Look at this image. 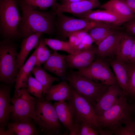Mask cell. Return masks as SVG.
Returning <instances> with one entry per match:
<instances>
[{"label": "cell", "mask_w": 135, "mask_h": 135, "mask_svg": "<svg viewBox=\"0 0 135 135\" xmlns=\"http://www.w3.org/2000/svg\"><path fill=\"white\" fill-rule=\"evenodd\" d=\"M20 3L22 16L18 30L20 38H24L39 32L48 35L52 33L56 15L54 11L52 12L37 10L24 0H21Z\"/></svg>", "instance_id": "1"}, {"label": "cell", "mask_w": 135, "mask_h": 135, "mask_svg": "<svg viewBox=\"0 0 135 135\" xmlns=\"http://www.w3.org/2000/svg\"><path fill=\"white\" fill-rule=\"evenodd\" d=\"M133 119L132 106L126 96L122 95L110 109L98 116L100 128L113 134Z\"/></svg>", "instance_id": "2"}, {"label": "cell", "mask_w": 135, "mask_h": 135, "mask_svg": "<svg viewBox=\"0 0 135 135\" xmlns=\"http://www.w3.org/2000/svg\"><path fill=\"white\" fill-rule=\"evenodd\" d=\"M35 98L36 108L33 122L44 135H61L63 126L58 119L54 104L43 97Z\"/></svg>", "instance_id": "3"}, {"label": "cell", "mask_w": 135, "mask_h": 135, "mask_svg": "<svg viewBox=\"0 0 135 135\" xmlns=\"http://www.w3.org/2000/svg\"><path fill=\"white\" fill-rule=\"evenodd\" d=\"M13 40L4 38L0 42V81L14 84L19 70L17 62L18 52Z\"/></svg>", "instance_id": "4"}, {"label": "cell", "mask_w": 135, "mask_h": 135, "mask_svg": "<svg viewBox=\"0 0 135 135\" xmlns=\"http://www.w3.org/2000/svg\"><path fill=\"white\" fill-rule=\"evenodd\" d=\"M22 20L16 0H0V32L4 38L13 40L20 38L18 30Z\"/></svg>", "instance_id": "5"}, {"label": "cell", "mask_w": 135, "mask_h": 135, "mask_svg": "<svg viewBox=\"0 0 135 135\" xmlns=\"http://www.w3.org/2000/svg\"><path fill=\"white\" fill-rule=\"evenodd\" d=\"M64 78L70 87L86 99L93 107L110 86L89 79L76 71L66 74Z\"/></svg>", "instance_id": "6"}, {"label": "cell", "mask_w": 135, "mask_h": 135, "mask_svg": "<svg viewBox=\"0 0 135 135\" xmlns=\"http://www.w3.org/2000/svg\"><path fill=\"white\" fill-rule=\"evenodd\" d=\"M11 103L14 107L10 118L12 122H33L36 99L27 92L26 88L20 89L14 94Z\"/></svg>", "instance_id": "7"}, {"label": "cell", "mask_w": 135, "mask_h": 135, "mask_svg": "<svg viewBox=\"0 0 135 135\" xmlns=\"http://www.w3.org/2000/svg\"><path fill=\"white\" fill-rule=\"evenodd\" d=\"M72 88L71 96L67 101L72 110L75 122L78 124L82 122L88 123L98 131L100 127L98 116L93 106L86 99Z\"/></svg>", "instance_id": "8"}, {"label": "cell", "mask_w": 135, "mask_h": 135, "mask_svg": "<svg viewBox=\"0 0 135 135\" xmlns=\"http://www.w3.org/2000/svg\"><path fill=\"white\" fill-rule=\"evenodd\" d=\"M76 72L89 79L106 85L118 84L114 74L104 58L98 57L87 67Z\"/></svg>", "instance_id": "9"}, {"label": "cell", "mask_w": 135, "mask_h": 135, "mask_svg": "<svg viewBox=\"0 0 135 135\" xmlns=\"http://www.w3.org/2000/svg\"><path fill=\"white\" fill-rule=\"evenodd\" d=\"M57 16L56 23L57 28L65 38L70 34L85 29L89 30L98 26L106 24L93 22L86 19L78 18L66 16L63 13H55Z\"/></svg>", "instance_id": "10"}, {"label": "cell", "mask_w": 135, "mask_h": 135, "mask_svg": "<svg viewBox=\"0 0 135 135\" xmlns=\"http://www.w3.org/2000/svg\"><path fill=\"white\" fill-rule=\"evenodd\" d=\"M101 5L99 0H88L60 4L56 2L52 7L55 13H68L77 17L94 9L100 8Z\"/></svg>", "instance_id": "11"}, {"label": "cell", "mask_w": 135, "mask_h": 135, "mask_svg": "<svg viewBox=\"0 0 135 135\" xmlns=\"http://www.w3.org/2000/svg\"><path fill=\"white\" fill-rule=\"evenodd\" d=\"M58 119L63 126L68 131L70 135H77L79 124L75 121L72 109L66 101L56 102L54 104Z\"/></svg>", "instance_id": "12"}, {"label": "cell", "mask_w": 135, "mask_h": 135, "mask_svg": "<svg viewBox=\"0 0 135 135\" xmlns=\"http://www.w3.org/2000/svg\"><path fill=\"white\" fill-rule=\"evenodd\" d=\"M123 95V92L118 84L110 86L94 106L97 116L101 115L110 109Z\"/></svg>", "instance_id": "13"}, {"label": "cell", "mask_w": 135, "mask_h": 135, "mask_svg": "<svg viewBox=\"0 0 135 135\" xmlns=\"http://www.w3.org/2000/svg\"><path fill=\"white\" fill-rule=\"evenodd\" d=\"M13 85L2 82L0 84V128L4 130L9 122L11 114L14 109L11 104L10 96Z\"/></svg>", "instance_id": "14"}, {"label": "cell", "mask_w": 135, "mask_h": 135, "mask_svg": "<svg viewBox=\"0 0 135 135\" xmlns=\"http://www.w3.org/2000/svg\"><path fill=\"white\" fill-rule=\"evenodd\" d=\"M96 48L92 46L76 54L65 55L68 67L78 70L88 66L95 59Z\"/></svg>", "instance_id": "15"}, {"label": "cell", "mask_w": 135, "mask_h": 135, "mask_svg": "<svg viewBox=\"0 0 135 135\" xmlns=\"http://www.w3.org/2000/svg\"><path fill=\"white\" fill-rule=\"evenodd\" d=\"M124 32L118 30L102 40L96 48V55L104 58L115 56L119 40Z\"/></svg>", "instance_id": "16"}, {"label": "cell", "mask_w": 135, "mask_h": 135, "mask_svg": "<svg viewBox=\"0 0 135 135\" xmlns=\"http://www.w3.org/2000/svg\"><path fill=\"white\" fill-rule=\"evenodd\" d=\"M68 67L65 55L61 54L56 51H54L51 54L43 66L46 71L54 74L58 78H64Z\"/></svg>", "instance_id": "17"}, {"label": "cell", "mask_w": 135, "mask_h": 135, "mask_svg": "<svg viewBox=\"0 0 135 135\" xmlns=\"http://www.w3.org/2000/svg\"><path fill=\"white\" fill-rule=\"evenodd\" d=\"M96 22L112 25L116 26L125 23L120 18L106 10H92L77 16Z\"/></svg>", "instance_id": "18"}, {"label": "cell", "mask_w": 135, "mask_h": 135, "mask_svg": "<svg viewBox=\"0 0 135 135\" xmlns=\"http://www.w3.org/2000/svg\"><path fill=\"white\" fill-rule=\"evenodd\" d=\"M100 8L112 13L125 23L135 19V14L122 0H110Z\"/></svg>", "instance_id": "19"}, {"label": "cell", "mask_w": 135, "mask_h": 135, "mask_svg": "<svg viewBox=\"0 0 135 135\" xmlns=\"http://www.w3.org/2000/svg\"><path fill=\"white\" fill-rule=\"evenodd\" d=\"M72 93V88L66 81L63 80L52 85L46 92L44 98L50 101H68L70 98Z\"/></svg>", "instance_id": "20"}, {"label": "cell", "mask_w": 135, "mask_h": 135, "mask_svg": "<svg viewBox=\"0 0 135 135\" xmlns=\"http://www.w3.org/2000/svg\"><path fill=\"white\" fill-rule=\"evenodd\" d=\"M114 73L118 83L122 90L124 95L128 96L129 89V78L125 62L116 58L109 60Z\"/></svg>", "instance_id": "21"}, {"label": "cell", "mask_w": 135, "mask_h": 135, "mask_svg": "<svg viewBox=\"0 0 135 135\" xmlns=\"http://www.w3.org/2000/svg\"><path fill=\"white\" fill-rule=\"evenodd\" d=\"M36 50L35 49L19 71L15 83L14 94H15L20 89L27 87L28 77L34 67L36 65Z\"/></svg>", "instance_id": "22"}, {"label": "cell", "mask_w": 135, "mask_h": 135, "mask_svg": "<svg viewBox=\"0 0 135 135\" xmlns=\"http://www.w3.org/2000/svg\"><path fill=\"white\" fill-rule=\"evenodd\" d=\"M42 34L40 32H37L24 38L20 46V50L18 52L17 59L19 70L24 64L30 52L38 46L40 38Z\"/></svg>", "instance_id": "23"}, {"label": "cell", "mask_w": 135, "mask_h": 135, "mask_svg": "<svg viewBox=\"0 0 135 135\" xmlns=\"http://www.w3.org/2000/svg\"><path fill=\"white\" fill-rule=\"evenodd\" d=\"M135 38L128 33L124 32L118 44L116 58L124 62H127L131 53Z\"/></svg>", "instance_id": "24"}, {"label": "cell", "mask_w": 135, "mask_h": 135, "mask_svg": "<svg viewBox=\"0 0 135 135\" xmlns=\"http://www.w3.org/2000/svg\"><path fill=\"white\" fill-rule=\"evenodd\" d=\"M32 72L35 78L42 86L43 88L42 96L44 98L46 92L52 84L55 82L59 81L60 79L58 77L51 75L41 65H35Z\"/></svg>", "instance_id": "25"}, {"label": "cell", "mask_w": 135, "mask_h": 135, "mask_svg": "<svg viewBox=\"0 0 135 135\" xmlns=\"http://www.w3.org/2000/svg\"><path fill=\"white\" fill-rule=\"evenodd\" d=\"M33 122H9L7 129L16 135H38L40 131Z\"/></svg>", "instance_id": "26"}, {"label": "cell", "mask_w": 135, "mask_h": 135, "mask_svg": "<svg viewBox=\"0 0 135 135\" xmlns=\"http://www.w3.org/2000/svg\"><path fill=\"white\" fill-rule=\"evenodd\" d=\"M117 27L110 24L96 26L89 30L88 31V34L93 42L98 46L108 36L118 30Z\"/></svg>", "instance_id": "27"}, {"label": "cell", "mask_w": 135, "mask_h": 135, "mask_svg": "<svg viewBox=\"0 0 135 135\" xmlns=\"http://www.w3.org/2000/svg\"><path fill=\"white\" fill-rule=\"evenodd\" d=\"M44 42L46 44L54 51H62L72 54L80 52L72 46L68 42L50 38H45Z\"/></svg>", "instance_id": "28"}, {"label": "cell", "mask_w": 135, "mask_h": 135, "mask_svg": "<svg viewBox=\"0 0 135 135\" xmlns=\"http://www.w3.org/2000/svg\"><path fill=\"white\" fill-rule=\"evenodd\" d=\"M44 38L42 36L40 37L36 50V65L44 64L48 60L51 54L44 42Z\"/></svg>", "instance_id": "29"}, {"label": "cell", "mask_w": 135, "mask_h": 135, "mask_svg": "<svg viewBox=\"0 0 135 135\" xmlns=\"http://www.w3.org/2000/svg\"><path fill=\"white\" fill-rule=\"evenodd\" d=\"M26 90L29 93L36 98H40L43 97L42 85L35 78L32 76L31 74L28 77Z\"/></svg>", "instance_id": "30"}, {"label": "cell", "mask_w": 135, "mask_h": 135, "mask_svg": "<svg viewBox=\"0 0 135 135\" xmlns=\"http://www.w3.org/2000/svg\"><path fill=\"white\" fill-rule=\"evenodd\" d=\"M129 78V89L128 96L135 100V64L125 63Z\"/></svg>", "instance_id": "31"}, {"label": "cell", "mask_w": 135, "mask_h": 135, "mask_svg": "<svg viewBox=\"0 0 135 135\" xmlns=\"http://www.w3.org/2000/svg\"><path fill=\"white\" fill-rule=\"evenodd\" d=\"M28 4L37 10H45L52 7L57 0H24Z\"/></svg>", "instance_id": "32"}, {"label": "cell", "mask_w": 135, "mask_h": 135, "mask_svg": "<svg viewBox=\"0 0 135 135\" xmlns=\"http://www.w3.org/2000/svg\"><path fill=\"white\" fill-rule=\"evenodd\" d=\"M99 134L97 130L88 123L82 122L79 123L77 135H98Z\"/></svg>", "instance_id": "33"}, {"label": "cell", "mask_w": 135, "mask_h": 135, "mask_svg": "<svg viewBox=\"0 0 135 135\" xmlns=\"http://www.w3.org/2000/svg\"><path fill=\"white\" fill-rule=\"evenodd\" d=\"M114 134L119 135H135V119L121 127Z\"/></svg>", "instance_id": "34"}, {"label": "cell", "mask_w": 135, "mask_h": 135, "mask_svg": "<svg viewBox=\"0 0 135 135\" xmlns=\"http://www.w3.org/2000/svg\"><path fill=\"white\" fill-rule=\"evenodd\" d=\"M93 42H94L92 40L88 33L78 46V49L81 51L87 49L92 46Z\"/></svg>", "instance_id": "35"}, {"label": "cell", "mask_w": 135, "mask_h": 135, "mask_svg": "<svg viewBox=\"0 0 135 135\" xmlns=\"http://www.w3.org/2000/svg\"><path fill=\"white\" fill-rule=\"evenodd\" d=\"M124 27L128 33L135 37V19L125 23Z\"/></svg>", "instance_id": "36"}, {"label": "cell", "mask_w": 135, "mask_h": 135, "mask_svg": "<svg viewBox=\"0 0 135 135\" xmlns=\"http://www.w3.org/2000/svg\"><path fill=\"white\" fill-rule=\"evenodd\" d=\"M130 9L135 14V0H122Z\"/></svg>", "instance_id": "37"}, {"label": "cell", "mask_w": 135, "mask_h": 135, "mask_svg": "<svg viewBox=\"0 0 135 135\" xmlns=\"http://www.w3.org/2000/svg\"><path fill=\"white\" fill-rule=\"evenodd\" d=\"M127 62L135 64V40L131 53Z\"/></svg>", "instance_id": "38"}, {"label": "cell", "mask_w": 135, "mask_h": 135, "mask_svg": "<svg viewBox=\"0 0 135 135\" xmlns=\"http://www.w3.org/2000/svg\"><path fill=\"white\" fill-rule=\"evenodd\" d=\"M0 135H15L12 131L7 129L6 130L0 128Z\"/></svg>", "instance_id": "39"}, {"label": "cell", "mask_w": 135, "mask_h": 135, "mask_svg": "<svg viewBox=\"0 0 135 135\" xmlns=\"http://www.w3.org/2000/svg\"><path fill=\"white\" fill-rule=\"evenodd\" d=\"M88 0H62V3H67L74 2L82 1Z\"/></svg>", "instance_id": "40"}, {"label": "cell", "mask_w": 135, "mask_h": 135, "mask_svg": "<svg viewBox=\"0 0 135 135\" xmlns=\"http://www.w3.org/2000/svg\"><path fill=\"white\" fill-rule=\"evenodd\" d=\"M132 109V114H134L135 116V104L133 106H131ZM135 119V118H134Z\"/></svg>", "instance_id": "41"}, {"label": "cell", "mask_w": 135, "mask_h": 135, "mask_svg": "<svg viewBox=\"0 0 135 135\" xmlns=\"http://www.w3.org/2000/svg\"><path fill=\"white\" fill-rule=\"evenodd\" d=\"M134 38H135V37H134Z\"/></svg>", "instance_id": "42"}]
</instances>
